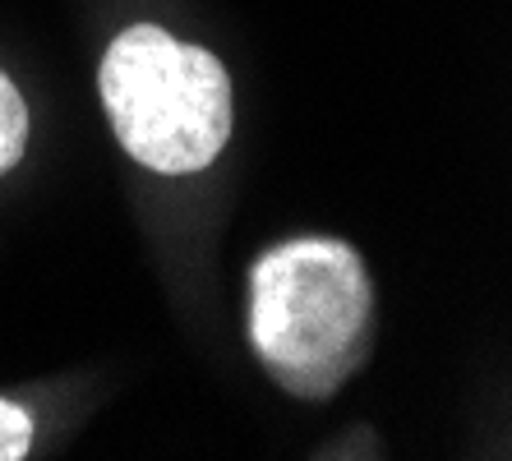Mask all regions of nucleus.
<instances>
[{
	"instance_id": "nucleus-3",
	"label": "nucleus",
	"mask_w": 512,
	"mask_h": 461,
	"mask_svg": "<svg viewBox=\"0 0 512 461\" xmlns=\"http://www.w3.org/2000/svg\"><path fill=\"white\" fill-rule=\"evenodd\" d=\"M24 139H28V111L24 97L5 74H0V176L24 157Z\"/></svg>"
},
{
	"instance_id": "nucleus-2",
	"label": "nucleus",
	"mask_w": 512,
	"mask_h": 461,
	"mask_svg": "<svg viewBox=\"0 0 512 461\" xmlns=\"http://www.w3.org/2000/svg\"><path fill=\"white\" fill-rule=\"evenodd\" d=\"M102 102L134 162L162 176L203 171L231 134V79L213 51L134 24L102 56Z\"/></svg>"
},
{
	"instance_id": "nucleus-4",
	"label": "nucleus",
	"mask_w": 512,
	"mask_h": 461,
	"mask_svg": "<svg viewBox=\"0 0 512 461\" xmlns=\"http://www.w3.org/2000/svg\"><path fill=\"white\" fill-rule=\"evenodd\" d=\"M33 443V420L19 406L0 402V461H19Z\"/></svg>"
},
{
	"instance_id": "nucleus-1",
	"label": "nucleus",
	"mask_w": 512,
	"mask_h": 461,
	"mask_svg": "<svg viewBox=\"0 0 512 461\" xmlns=\"http://www.w3.org/2000/svg\"><path fill=\"white\" fill-rule=\"evenodd\" d=\"M254 351L296 397H328L365 360L374 286L356 249L328 236L286 240L254 263Z\"/></svg>"
}]
</instances>
